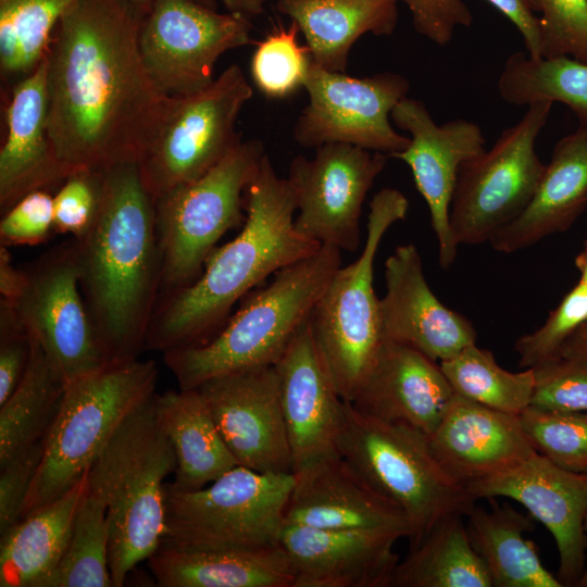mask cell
Masks as SVG:
<instances>
[{
  "mask_svg": "<svg viewBox=\"0 0 587 587\" xmlns=\"http://www.w3.org/2000/svg\"><path fill=\"white\" fill-rule=\"evenodd\" d=\"M142 20L126 0H77L57 25L48 134L66 177L140 163L176 104L143 63Z\"/></svg>",
  "mask_w": 587,
  "mask_h": 587,
  "instance_id": "1",
  "label": "cell"
},
{
  "mask_svg": "<svg viewBox=\"0 0 587 587\" xmlns=\"http://www.w3.org/2000/svg\"><path fill=\"white\" fill-rule=\"evenodd\" d=\"M73 242L82 292L108 360L138 358L161 291L155 200L139 163L101 173L97 216Z\"/></svg>",
  "mask_w": 587,
  "mask_h": 587,
  "instance_id": "2",
  "label": "cell"
},
{
  "mask_svg": "<svg viewBox=\"0 0 587 587\" xmlns=\"http://www.w3.org/2000/svg\"><path fill=\"white\" fill-rule=\"evenodd\" d=\"M245 209L240 233L214 249L192 284L157 307L145 349L164 353L204 342L257 285L321 247L295 229V195L267 154L246 189Z\"/></svg>",
  "mask_w": 587,
  "mask_h": 587,
  "instance_id": "3",
  "label": "cell"
},
{
  "mask_svg": "<svg viewBox=\"0 0 587 587\" xmlns=\"http://www.w3.org/2000/svg\"><path fill=\"white\" fill-rule=\"evenodd\" d=\"M154 394L115 429L88 469L89 489L107 504L113 587L159 548L165 533V483L176 457Z\"/></svg>",
  "mask_w": 587,
  "mask_h": 587,
  "instance_id": "4",
  "label": "cell"
},
{
  "mask_svg": "<svg viewBox=\"0 0 587 587\" xmlns=\"http://www.w3.org/2000/svg\"><path fill=\"white\" fill-rule=\"evenodd\" d=\"M340 266L341 251L321 246L274 274L272 282L248 298L214 337L164 352V362L179 389L197 388L217 376L274 365L310 320Z\"/></svg>",
  "mask_w": 587,
  "mask_h": 587,
  "instance_id": "5",
  "label": "cell"
},
{
  "mask_svg": "<svg viewBox=\"0 0 587 587\" xmlns=\"http://www.w3.org/2000/svg\"><path fill=\"white\" fill-rule=\"evenodd\" d=\"M158 375L154 360L134 358L110 361L65 384L21 520L86 473L120 424L155 394Z\"/></svg>",
  "mask_w": 587,
  "mask_h": 587,
  "instance_id": "6",
  "label": "cell"
},
{
  "mask_svg": "<svg viewBox=\"0 0 587 587\" xmlns=\"http://www.w3.org/2000/svg\"><path fill=\"white\" fill-rule=\"evenodd\" d=\"M337 451L408 521L410 547L442 520L466 516L475 505L466 487L438 462L427 435L363 414L346 401Z\"/></svg>",
  "mask_w": 587,
  "mask_h": 587,
  "instance_id": "7",
  "label": "cell"
},
{
  "mask_svg": "<svg viewBox=\"0 0 587 587\" xmlns=\"http://www.w3.org/2000/svg\"><path fill=\"white\" fill-rule=\"evenodd\" d=\"M407 197L383 188L370 202L366 236L359 258L333 274L310 316L313 339L332 383L351 402L382 346L374 262L386 232L403 221Z\"/></svg>",
  "mask_w": 587,
  "mask_h": 587,
  "instance_id": "8",
  "label": "cell"
},
{
  "mask_svg": "<svg viewBox=\"0 0 587 587\" xmlns=\"http://www.w3.org/2000/svg\"><path fill=\"white\" fill-rule=\"evenodd\" d=\"M265 154L260 140H240L201 177L155 199L161 288L192 284L221 237L243 224L246 189Z\"/></svg>",
  "mask_w": 587,
  "mask_h": 587,
  "instance_id": "9",
  "label": "cell"
},
{
  "mask_svg": "<svg viewBox=\"0 0 587 587\" xmlns=\"http://www.w3.org/2000/svg\"><path fill=\"white\" fill-rule=\"evenodd\" d=\"M295 482V473H261L236 465L195 491H177L165 483L161 544L276 546Z\"/></svg>",
  "mask_w": 587,
  "mask_h": 587,
  "instance_id": "10",
  "label": "cell"
},
{
  "mask_svg": "<svg viewBox=\"0 0 587 587\" xmlns=\"http://www.w3.org/2000/svg\"><path fill=\"white\" fill-rule=\"evenodd\" d=\"M553 102L540 100L489 150L464 161L450 204L449 222L458 246L489 242L533 198L546 164L535 143Z\"/></svg>",
  "mask_w": 587,
  "mask_h": 587,
  "instance_id": "11",
  "label": "cell"
},
{
  "mask_svg": "<svg viewBox=\"0 0 587 587\" xmlns=\"http://www.w3.org/2000/svg\"><path fill=\"white\" fill-rule=\"evenodd\" d=\"M252 95L242 70L230 64L205 88L177 97L139 163L143 183L154 200L201 177L241 140L236 123Z\"/></svg>",
  "mask_w": 587,
  "mask_h": 587,
  "instance_id": "12",
  "label": "cell"
},
{
  "mask_svg": "<svg viewBox=\"0 0 587 587\" xmlns=\"http://www.w3.org/2000/svg\"><path fill=\"white\" fill-rule=\"evenodd\" d=\"M303 88L309 102L292 129L301 147L340 142L390 158L409 146L410 137L398 134L389 121L394 108L410 90L402 75L383 72L357 78L311 61Z\"/></svg>",
  "mask_w": 587,
  "mask_h": 587,
  "instance_id": "13",
  "label": "cell"
},
{
  "mask_svg": "<svg viewBox=\"0 0 587 587\" xmlns=\"http://www.w3.org/2000/svg\"><path fill=\"white\" fill-rule=\"evenodd\" d=\"M251 18L240 13L193 0H154L141 22L139 49L158 87L185 97L210 85L217 59L251 43Z\"/></svg>",
  "mask_w": 587,
  "mask_h": 587,
  "instance_id": "14",
  "label": "cell"
},
{
  "mask_svg": "<svg viewBox=\"0 0 587 587\" xmlns=\"http://www.w3.org/2000/svg\"><path fill=\"white\" fill-rule=\"evenodd\" d=\"M315 149L313 158L300 154L289 164L295 229L319 246L354 252L361 243L363 202L389 157L340 142Z\"/></svg>",
  "mask_w": 587,
  "mask_h": 587,
  "instance_id": "15",
  "label": "cell"
},
{
  "mask_svg": "<svg viewBox=\"0 0 587 587\" xmlns=\"http://www.w3.org/2000/svg\"><path fill=\"white\" fill-rule=\"evenodd\" d=\"M25 272L12 305L65 384L110 362L82 292L74 242L50 250Z\"/></svg>",
  "mask_w": 587,
  "mask_h": 587,
  "instance_id": "16",
  "label": "cell"
},
{
  "mask_svg": "<svg viewBox=\"0 0 587 587\" xmlns=\"http://www.w3.org/2000/svg\"><path fill=\"white\" fill-rule=\"evenodd\" d=\"M197 389L238 465L294 473L274 365L217 376Z\"/></svg>",
  "mask_w": 587,
  "mask_h": 587,
  "instance_id": "17",
  "label": "cell"
},
{
  "mask_svg": "<svg viewBox=\"0 0 587 587\" xmlns=\"http://www.w3.org/2000/svg\"><path fill=\"white\" fill-rule=\"evenodd\" d=\"M475 499L507 497L526 508L551 533L559 552L557 577L576 586L585 567L587 473L563 469L540 453L466 486Z\"/></svg>",
  "mask_w": 587,
  "mask_h": 587,
  "instance_id": "18",
  "label": "cell"
},
{
  "mask_svg": "<svg viewBox=\"0 0 587 587\" xmlns=\"http://www.w3.org/2000/svg\"><path fill=\"white\" fill-rule=\"evenodd\" d=\"M390 118L411 135L409 146L390 158L403 161L411 168L415 186L429 210L439 266L447 270L453 264L459 247L449 222L459 168L464 161L485 150V138L480 127L466 120L437 125L424 103L413 98L400 100Z\"/></svg>",
  "mask_w": 587,
  "mask_h": 587,
  "instance_id": "19",
  "label": "cell"
},
{
  "mask_svg": "<svg viewBox=\"0 0 587 587\" xmlns=\"http://www.w3.org/2000/svg\"><path fill=\"white\" fill-rule=\"evenodd\" d=\"M401 532L385 528H316L284 523L278 545L294 587H389Z\"/></svg>",
  "mask_w": 587,
  "mask_h": 587,
  "instance_id": "20",
  "label": "cell"
},
{
  "mask_svg": "<svg viewBox=\"0 0 587 587\" xmlns=\"http://www.w3.org/2000/svg\"><path fill=\"white\" fill-rule=\"evenodd\" d=\"M385 287L379 299L383 340L409 346L439 363L476 344L470 320L432 291L415 245H400L386 259Z\"/></svg>",
  "mask_w": 587,
  "mask_h": 587,
  "instance_id": "21",
  "label": "cell"
},
{
  "mask_svg": "<svg viewBox=\"0 0 587 587\" xmlns=\"http://www.w3.org/2000/svg\"><path fill=\"white\" fill-rule=\"evenodd\" d=\"M294 473L338 454L345 401L316 349L310 320L274 364Z\"/></svg>",
  "mask_w": 587,
  "mask_h": 587,
  "instance_id": "22",
  "label": "cell"
},
{
  "mask_svg": "<svg viewBox=\"0 0 587 587\" xmlns=\"http://www.w3.org/2000/svg\"><path fill=\"white\" fill-rule=\"evenodd\" d=\"M453 395L439 362L409 346L383 340L349 403L363 414L405 424L429 437Z\"/></svg>",
  "mask_w": 587,
  "mask_h": 587,
  "instance_id": "23",
  "label": "cell"
},
{
  "mask_svg": "<svg viewBox=\"0 0 587 587\" xmlns=\"http://www.w3.org/2000/svg\"><path fill=\"white\" fill-rule=\"evenodd\" d=\"M428 438L438 462L464 486L504 472L537 453L519 415L455 394Z\"/></svg>",
  "mask_w": 587,
  "mask_h": 587,
  "instance_id": "24",
  "label": "cell"
},
{
  "mask_svg": "<svg viewBox=\"0 0 587 587\" xmlns=\"http://www.w3.org/2000/svg\"><path fill=\"white\" fill-rule=\"evenodd\" d=\"M285 522L316 528H385L410 538L403 515L338 454L296 472Z\"/></svg>",
  "mask_w": 587,
  "mask_h": 587,
  "instance_id": "25",
  "label": "cell"
},
{
  "mask_svg": "<svg viewBox=\"0 0 587 587\" xmlns=\"http://www.w3.org/2000/svg\"><path fill=\"white\" fill-rule=\"evenodd\" d=\"M0 150L2 214L27 193L64 182L48 134L47 58L13 88Z\"/></svg>",
  "mask_w": 587,
  "mask_h": 587,
  "instance_id": "26",
  "label": "cell"
},
{
  "mask_svg": "<svg viewBox=\"0 0 587 587\" xmlns=\"http://www.w3.org/2000/svg\"><path fill=\"white\" fill-rule=\"evenodd\" d=\"M587 207V125L561 138L526 208L490 239L512 253L567 230Z\"/></svg>",
  "mask_w": 587,
  "mask_h": 587,
  "instance_id": "27",
  "label": "cell"
},
{
  "mask_svg": "<svg viewBox=\"0 0 587 587\" xmlns=\"http://www.w3.org/2000/svg\"><path fill=\"white\" fill-rule=\"evenodd\" d=\"M160 587H294L279 547L180 546L161 544L148 558Z\"/></svg>",
  "mask_w": 587,
  "mask_h": 587,
  "instance_id": "28",
  "label": "cell"
},
{
  "mask_svg": "<svg viewBox=\"0 0 587 587\" xmlns=\"http://www.w3.org/2000/svg\"><path fill=\"white\" fill-rule=\"evenodd\" d=\"M400 0H277L276 9L297 24L311 61L345 72L352 45L366 33L391 35Z\"/></svg>",
  "mask_w": 587,
  "mask_h": 587,
  "instance_id": "29",
  "label": "cell"
},
{
  "mask_svg": "<svg viewBox=\"0 0 587 587\" xmlns=\"http://www.w3.org/2000/svg\"><path fill=\"white\" fill-rule=\"evenodd\" d=\"M87 490L88 470L65 494L1 535V587H40L67 547L76 511Z\"/></svg>",
  "mask_w": 587,
  "mask_h": 587,
  "instance_id": "30",
  "label": "cell"
},
{
  "mask_svg": "<svg viewBox=\"0 0 587 587\" xmlns=\"http://www.w3.org/2000/svg\"><path fill=\"white\" fill-rule=\"evenodd\" d=\"M155 404L176 457L173 489H201L238 465L197 388L157 394Z\"/></svg>",
  "mask_w": 587,
  "mask_h": 587,
  "instance_id": "31",
  "label": "cell"
},
{
  "mask_svg": "<svg viewBox=\"0 0 587 587\" xmlns=\"http://www.w3.org/2000/svg\"><path fill=\"white\" fill-rule=\"evenodd\" d=\"M490 510L474 505L467 519L469 538L484 561L492 587H563L542 564L537 547L525 534L535 528L534 517L495 498Z\"/></svg>",
  "mask_w": 587,
  "mask_h": 587,
  "instance_id": "32",
  "label": "cell"
},
{
  "mask_svg": "<svg viewBox=\"0 0 587 587\" xmlns=\"http://www.w3.org/2000/svg\"><path fill=\"white\" fill-rule=\"evenodd\" d=\"M463 515L437 525L399 562L391 587H492L489 572L474 549Z\"/></svg>",
  "mask_w": 587,
  "mask_h": 587,
  "instance_id": "33",
  "label": "cell"
},
{
  "mask_svg": "<svg viewBox=\"0 0 587 587\" xmlns=\"http://www.w3.org/2000/svg\"><path fill=\"white\" fill-rule=\"evenodd\" d=\"M64 388L65 382L32 338L25 374L10 397L0 404V467L45 438Z\"/></svg>",
  "mask_w": 587,
  "mask_h": 587,
  "instance_id": "34",
  "label": "cell"
},
{
  "mask_svg": "<svg viewBox=\"0 0 587 587\" xmlns=\"http://www.w3.org/2000/svg\"><path fill=\"white\" fill-rule=\"evenodd\" d=\"M498 90L505 102L515 105L561 102L587 125V64L571 57L534 58L514 52L505 60Z\"/></svg>",
  "mask_w": 587,
  "mask_h": 587,
  "instance_id": "35",
  "label": "cell"
},
{
  "mask_svg": "<svg viewBox=\"0 0 587 587\" xmlns=\"http://www.w3.org/2000/svg\"><path fill=\"white\" fill-rule=\"evenodd\" d=\"M453 392L490 409L520 415L530 405L534 369L510 372L502 369L492 352L472 344L453 358L440 362Z\"/></svg>",
  "mask_w": 587,
  "mask_h": 587,
  "instance_id": "36",
  "label": "cell"
},
{
  "mask_svg": "<svg viewBox=\"0 0 587 587\" xmlns=\"http://www.w3.org/2000/svg\"><path fill=\"white\" fill-rule=\"evenodd\" d=\"M109 546L105 501L88 485L76 511L67 547L40 587H113Z\"/></svg>",
  "mask_w": 587,
  "mask_h": 587,
  "instance_id": "37",
  "label": "cell"
},
{
  "mask_svg": "<svg viewBox=\"0 0 587 587\" xmlns=\"http://www.w3.org/2000/svg\"><path fill=\"white\" fill-rule=\"evenodd\" d=\"M77 0H0V67L30 74L46 57L58 23Z\"/></svg>",
  "mask_w": 587,
  "mask_h": 587,
  "instance_id": "38",
  "label": "cell"
},
{
  "mask_svg": "<svg viewBox=\"0 0 587 587\" xmlns=\"http://www.w3.org/2000/svg\"><path fill=\"white\" fill-rule=\"evenodd\" d=\"M519 417L538 453L563 469L587 473V412L529 405Z\"/></svg>",
  "mask_w": 587,
  "mask_h": 587,
  "instance_id": "39",
  "label": "cell"
},
{
  "mask_svg": "<svg viewBox=\"0 0 587 587\" xmlns=\"http://www.w3.org/2000/svg\"><path fill=\"white\" fill-rule=\"evenodd\" d=\"M298 32L294 22L289 27H275L252 54V79L268 98L283 99L304 86L311 58L307 47L299 45Z\"/></svg>",
  "mask_w": 587,
  "mask_h": 587,
  "instance_id": "40",
  "label": "cell"
},
{
  "mask_svg": "<svg viewBox=\"0 0 587 587\" xmlns=\"http://www.w3.org/2000/svg\"><path fill=\"white\" fill-rule=\"evenodd\" d=\"M586 322L587 283L578 279L539 328L515 341L519 365L530 369L558 358L564 342Z\"/></svg>",
  "mask_w": 587,
  "mask_h": 587,
  "instance_id": "41",
  "label": "cell"
},
{
  "mask_svg": "<svg viewBox=\"0 0 587 587\" xmlns=\"http://www.w3.org/2000/svg\"><path fill=\"white\" fill-rule=\"evenodd\" d=\"M539 12L541 57H571L587 64V0H526Z\"/></svg>",
  "mask_w": 587,
  "mask_h": 587,
  "instance_id": "42",
  "label": "cell"
},
{
  "mask_svg": "<svg viewBox=\"0 0 587 587\" xmlns=\"http://www.w3.org/2000/svg\"><path fill=\"white\" fill-rule=\"evenodd\" d=\"M534 369L530 405L587 412V358L558 357Z\"/></svg>",
  "mask_w": 587,
  "mask_h": 587,
  "instance_id": "43",
  "label": "cell"
},
{
  "mask_svg": "<svg viewBox=\"0 0 587 587\" xmlns=\"http://www.w3.org/2000/svg\"><path fill=\"white\" fill-rule=\"evenodd\" d=\"M101 199V173L68 175L53 197L54 230L82 236L93 223Z\"/></svg>",
  "mask_w": 587,
  "mask_h": 587,
  "instance_id": "44",
  "label": "cell"
},
{
  "mask_svg": "<svg viewBox=\"0 0 587 587\" xmlns=\"http://www.w3.org/2000/svg\"><path fill=\"white\" fill-rule=\"evenodd\" d=\"M54 230L53 197L46 190H35L2 214L1 245H36Z\"/></svg>",
  "mask_w": 587,
  "mask_h": 587,
  "instance_id": "45",
  "label": "cell"
},
{
  "mask_svg": "<svg viewBox=\"0 0 587 587\" xmlns=\"http://www.w3.org/2000/svg\"><path fill=\"white\" fill-rule=\"evenodd\" d=\"M45 438L0 467V536L20 522L42 459Z\"/></svg>",
  "mask_w": 587,
  "mask_h": 587,
  "instance_id": "46",
  "label": "cell"
},
{
  "mask_svg": "<svg viewBox=\"0 0 587 587\" xmlns=\"http://www.w3.org/2000/svg\"><path fill=\"white\" fill-rule=\"evenodd\" d=\"M32 353V338L14 307L0 301V404L23 378Z\"/></svg>",
  "mask_w": 587,
  "mask_h": 587,
  "instance_id": "47",
  "label": "cell"
},
{
  "mask_svg": "<svg viewBox=\"0 0 587 587\" xmlns=\"http://www.w3.org/2000/svg\"><path fill=\"white\" fill-rule=\"evenodd\" d=\"M412 15L415 30L438 46H446L458 26L469 27L472 13L463 0H400Z\"/></svg>",
  "mask_w": 587,
  "mask_h": 587,
  "instance_id": "48",
  "label": "cell"
},
{
  "mask_svg": "<svg viewBox=\"0 0 587 587\" xmlns=\"http://www.w3.org/2000/svg\"><path fill=\"white\" fill-rule=\"evenodd\" d=\"M517 28L524 40L527 54L534 58L541 57L539 18L528 7L526 0H486Z\"/></svg>",
  "mask_w": 587,
  "mask_h": 587,
  "instance_id": "49",
  "label": "cell"
},
{
  "mask_svg": "<svg viewBox=\"0 0 587 587\" xmlns=\"http://www.w3.org/2000/svg\"><path fill=\"white\" fill-rule=\"evenodd\" d=\"M26 284V272L14 266L5 245L0 246V296L1 301L14 304Z\"/></svg>",
  "mask_w": 587,
  "mask_h": 587,
  "instance_id": "50",
  "label": "cell"
},
{
  "mask_svg": "<svg viewBox=\"0 0 587 587\" xmlns=\"http://www.w3.org/2000/svg\"><path fill=\"white\" fill-rule=\"evenodd\" d=\"M559 357L587 358V322L564 342Z\"/></svg>",
  "mask_w": 587,
  "mask_h": 587,
  "instance_id": "51",
  "label": "cell"
},
{
  "mask_svg": "<svg viewBox=\"0 0 587 587\" xmlns=\"http://www.w3.org/2000/svg\"><path fill=\"white\" fill-rule=\"evenodd\" d=\"M228 12L243 14L250 18L263 12L264 0H218Z\"/></svg>",
  "mask_w": 587,
  "mask_h": 587,
  "instance_id": "52",
  "label": "cell"
},
{
  "mask_svg": "<svg viewBox=\"0 0 587 587\" xmlns=\"http://www.w3.org/2000/svg\"><path fill=\"white\" fill-rule=\"evenodd\" d=\"M574 264L579 272V280L587 283V238L578 254L575 257Z\"/></svg>",
  "mask_w": 587,
  "mask_h": 587,
  "instance_id": "53",
  "label": "cell"
},
{
  "mask_svg": "<svg viewBox=\"0 0 587 587\" xmlns=\"http://www.w3.org/2000/svg\"><path fill=\"white\" fill-rule=\"evenodd\" d=\"M141 16H146L154 0H126Z\"/></svg>",
  "mask_w": 587,
  "mask_h": 587,
  "instance_id": "54",
  "label": "cell"
},
{
  "mask_svg": "<svg viewBox=\"0 0 587 587\" xmlns=\"http://www.w3.org/2000/svg\"><path fill=\"white\" fill-rule=\"evenodd\" d=\"M584 527H585V532L587 534V514H586V517H585ZM576 586L587 587V564H586V567H585L578 583L576 584Z\"/></svg>",
  "mask_w": 587,
  "mask_h": 587,
  "instance_id": "55",
  "label": "cell"
},
{
  "mask_svg": "<svg viewBox=\"0 0 587 587\" xmlns=\"http://www.w3.org/2000/svg\"><path fill=\"white\" fill-rule=\"evenodd\" d=\"M204 7L216 10L218 0H193Z\"/></svg>",
  "mask_w": 587,
  "mask_h": 587,
  "instance_id": "56",
  "label": "cell"
}]
</instances>
